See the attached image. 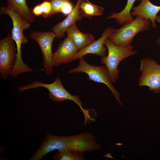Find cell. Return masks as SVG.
Here are the masks:
<instances>
[{
  "instance_id": "cell-24",
  "label": "cell",
  "mask_w": 160,
  "mask_h": 160,
  "mask_svg": "<svg viewBox=\"0 0 160 160\" xmlns=\"http://www.w3.org/2000/svg\"><path fill=\"white\" fill-rule=\"evenodd\" d=\"M105 157H108L111 158H112L114 159H115L114 158H113L112 157V156L111 155V154L109 153L105 155Z\"/></svg>"
},
{
  "instance_id": "cell-1",
  "label": "cell",
  "mask_w": 160,
  "mask_h": 160,
  "mask_svg": "<svg viewBox=\"0 0 160 160\" xmlns=\"http://www.w3.org/2000/svg\"><path fill=\"white\" fill-rule=\"evenodd\" d=\"M100 145L96 138L89 132L69 136H57L47 132L41 145L30 159L39 160L52 151L68 150L84 153L93 152L100 149Z\"/></svg>"
},
{
  "instance_id": "cell-6",
  "label": "cell",
  "mask_w": 160,
  "mask_h": 160,
  "mask_svg": "<svg viewBox=\"0 0 160 160\" xmlns=\"http://www.w3.org/2000/svg\"><path fill=\"white\" fill-rule=\"evenodd\" d=\"M79 65L76 68L69 71L70 73L83 72L88 76V79L106 85L111 91L119 103L122 105L119 93L112 85L107 69L105 66H96L88 64L81 57L79 59Z\"/></svg>"
},
{
  "instance_id": "cell-23",
  "label": "cell",
  "mask_w": 160,
  "mask_h": 160,
  "mask_svg": "<svg viewBox=\"0 0 160 160\" xmlns=\"http://www.w3.org/2000/svg\"><path fill=\"white\" fill-rule=\"evenodd\" d=\"M156 22H159L160 24V15H157V16ZM156 43L160 46V36L156 41Z\"/></svg>"
},
{
  "instance_id": "cell-10",
  "label": "cell",
  "mask_w": 160,
  "mask_h": 160,
  "mask_svg": "<svg viewBox=\"0 0 160 160\" xmlns=\"http://www.w3.org/2000/svg\"><path fill=\"white\" fill-rule=\"evenodd\" d=\"M79 49L71 40L67 37L58 44L57 50L53 53L52 65L57 66L73 61Z\"/></svg>"
},
{
  "instance_id": "cell-9",
  "label": "cell",
  "mask_w": 160,
  "mask_h": 160,
  "mask_svg": "<svg viewBox=\"0 0 160 160\" xmlns=\"http://www.w3.org/2000/svg\"><path fill=\"white\" fill-rule=\"evenodd\" d=\"M30 38L38 43L43 58V64L45 73L48 76L53 72L52 62L53 53L52 51L53 41L56 37L52 31L46 32L34 31L30 34Z\"/></svg>"
},
{
  "instance_id": "cell-17",
  "label": "cell",
  "mask_w": 160,
  "mask_h": 160,
  "mask_svg": "<svg viewBox=\"0 0 160 160\" xmlns=\"http://www.w3.org/2000/svg\"><path fill=\"white\" fill-rule=\"evenodd\" d=\"M136 0H127V4L124 8L119 13H113L107 17V19L115 18L117 23L120 25L133 19L130 11L133 4Z\"/></svg>"
},
{
  "instance_id": "cell-8",
  "label": "cell",
  "mask_w": 160,
  "mask_h": 160,
  "mask_svg": "<svg viewBox=\"0 0 160 160\" xmlns=\"http://www.w3.org/2000/svg\"><path fill=\"white\" fill-rule=\"evenodd\" d=\"M14 42L10 33L0 41V73L4 80L10 75L16 62L17 49Z\"/></svg>"
},
{
  "instance_id": "cell-7",
  "label": "cell",
  "mask_w": 160,
  "mask_h": 160,
  "mask_svg": "<svg viewBox=\"0 0 160 160\" xmlns=\"http://www.w3.org/2000/svg\"><path fill=\"white\" fill-rule=\"evenodd\" d=\"M140 69L141 75L138 85L147 86L149 91L160 94V64L152 59L146 57L140 60Z\"/></svg>"
},
{
  "instance_id": "cell-22",
  "label": "cell",
  "mask_w": 160,
  "mask_h": 160,
  "mask_svg": "<svg viewBox=\"0 0 160 160\" xmlns=\"http://www.w3.org/2000/svg\"><path fill=\"white\" fill-rule=\"evenodd\" d=\"M32 12L35 16H39L43 14L41 7L40 4L36 6L32 9Z\"/></svg>"
},
{
  "instance_id": "cell-18",
  "label": "cell",
  "mask_w": 160,
  "mask_h": 160,
  "mask_svg": "<svg viewBox=\"0 0 160 160\" xmlns=\"http://www.w3.org/2000/svg\"><path fill=\"white\" fill-rule=\"evenodd\" d=\"M83 154L68 150H59L53 156V159L56 160H83L85 159Z\"/></svg>"
},
{
  "instance_id": "cell-21",
  "label": "cell",
  "mask_w": 160,
  "mask_h": 160,
  "mask_svg": "<svg viewBox=\"0 0 160 160\" xmlns=\"http://www.w3.org/2000/svg\"><path fill=\"white\" fill-rule=\"evenodd\" d=\"M73 7L69 1H65L62 6L61 12L65 15H68L72 12Z\"/></svg>"
},
{
  "instance_id": "cell-15",
  "label": "cell",
  "mask_w": 160,
  "mask_h": 160,
  "mask_svg": "<svg viewBox=\"0 0 160 160\" xmlns=\"http://www.w3.org/2000/svg\"><path fill=\"white\" fill-rule=\"evenodd\" d=\"M8 8L12 10L29 23L34 21L35 16L32 9L28 6L26 0H7Z\"/></svg>"
},
{
  "instance_id": "cell-11",
  "label": "cell",
  "mask_w": 160,
  "mask_h": 160,
  "mask_svg": "<svg viewBox=\"0 0 160 160\" xmlns=\"http://www.w3.org/2000/svg\"><path fill=\"white\" fill-rule=\"evenodd\" d=\"M115 30L112 27H107L99 38L79 50L75 55L73 60L79 59L88 54L96 55L101 57L106 56L107 48L104 45V42Z\"/></svg>"
},
{
  "instance_id": "cell-12",
  "label": "cell",
  "mask_w": 160,
  "mask_h": 160,
  "mask_svg": "<svg viewBox=\"0 0 160 160\" xmlns=\"http://www.w3.org/2000/svg\"><path fill=\"white\" fill-rule=\"evenodd\" d=\"M132 10V15L139 16L147 20L149 19L152 27L156 28L155 22L157 14L160 11V6L153 4L149 0H141L139 4L133 7Z\"/></svg>"
},
{
  "instance_id": "cell-13",
  "label": "cell",
  "mask_w": 160,
  "mask_h": 160,
  "mask_svg": "<svg viewBox=\"0 0 160 160\" xmlns=\"http://www.w3.org/2000/svg\"><path fill=\"white\" fill-rule=\"evenodd\" d=\"M83 0H77L72 12L60 22L54 26L52 31L54 33L57 39L63 37L65 33L68 28L76 21L80 20L82 18L79 11V7Z\"/></svg>"
},
{
  "instance_id": "cell-20",
  "label": "cell",
  "mask_w": 160,
  "mask_h": 160,
  "mask_svg": "<svg viewBox=\"0 0 160 160\" xmlns=\"http://www.w3.org/2000/svg\"><path fill=\"white\" fill-rule=\"evenodd\" d=\"M40 4L43 12L42 15L43 17H49L51 9V5L50 1L47 0L44 1Z\"/></svg>"
},
{
  "instance_id": "cell-25",
  "label": "cell",
  "mask_w": 160,
  "mask_h": 160,
  "mask_svg": "<svg viewBox=\"0 0 160 160\" xmlns=\"http://www.w3.org/2000/svg\"><path fill=\"white\" fill-rule=\"evenodd\" d=\"M64 1H69V0H63Z\"/></svg>"
},
{
  "instance_id": "cell-16",
  "label": "cell",
  "mask_w": 160,
  "mask_h": 160,
  "mask_svg": "<svg viewBox=\"0 0 160 160\" xmlns=\"http://www.w3.org/2000/svg\"><path fill=\"white\" fill-rule=\"evenodd\" d=\"M104 8L93 4L88 0H83L79 7V11L82 18H91L92 17L102 15Z\"/></svg>"
},
{
  "instance_id": "cell-5",
  "label": "cell",
  "mask_w": 160,
  "mask_h": 160,
  "mask_svg": "<svg viewBox=\"0 0 160 160\" xmlns=\"http://www.w3.org/2000/svg\"><path fill=\"white\" fill-rule=\"evenodd\" d=\"M150 25L148 20L137 16L134 19L125 23L121 28L115 30L108 39L116 46L126 47L130 45L138 33L149 29Z\"/></svg>"
},
{
  "instance_id": "cell-2",
  "label": "cell",
  "mask_w": 160,
  "mask_h": 160,
  "mask_svg": "<svg viewBox=\"0 0 160 160\" xmlns=\"http://www.w3.org/2000/svg\"><path fill=\"white\" fill-rule=\"evenodd\" d=\"M0 13L1 15H7L12 19L13 28L11 31V36L15 43L17 49L16 62L10 75L16 77L20 73L34 71V70L29 68L24 62L21 56L22 45L28 42V39L24 35L23 31L30 27V23L7 7H1Z\"/></svg>"
},
{
  "instance_id": "cell-4",
  "label": "cell",
  "mask_w": 160,
  "mask_h": 160,
  "mask_svg": "<svg viewBox=\"0 0 160 160\" xmlns=\"http://www.w3.org/2000/svg\"><path fill=\"white\" fill-rule=\"evenodd\" d=\"M108 50V55L101 57V63L105 65L108 71L112 83L119 78V70L118 66L120 63L127 57L135 54L137 51L133 50L132 45L122 47L114 45L108 38L104 42Z\"/></svg>"
},
{
  "instance_id": "cell-14",
  "label": "cell",
  "mask_w": 160,
  "mask_h": 160,
  "mask_svg": "<svg viewBox=\"0 0 160 160\" xmlns=\"http://www.w3.org/2000/svg\"><path fill=\"white\" fill-rule=\"evenodd\" d=\"M67 37L70 39L79 50L84 48L95 41L93 36L89 33H84L73 23L66 31Z\"/></svg>"
},
{
  "instance_id": "cell-19",
  "label": "cell",
  "mask_w": 160,
  "mask_h": 160,
  "mask_svg": "<svg viewBox=\"0 0 160 160\" xmlns=\"http://www.w3.org/2000/svg\"><path fill=\"white\" fill-rule=\"evenodd\" d=\"M65 1L63 0H50L51 9L49 17H51L55 14L61 12L63 4Z\"/></svg>"
},
{
  "instance_id": "cell-3",
  "label": "cell",
  "mask_w": 160,
  "mask_h": 160,
  "mask_svg": "<svg viewBox=\"0 0 160 160\" xmlns=\"http://www.w3.org/2000/svg\"><path fill=\"white\" fill-rule=\"evenodd\" d=\"M39 87L47 89L49 92V98L51 100L58 103L69 100L76 103L80 107L84 115L85 120L91 119L89 111L82 107L83 103L78 95H73L64 87L60 78L57 77L53 82L50 84L43 83L39 81L35 80L31 83L18 87V91L23 92L24 90Z\"/></svg>"
}]
</instances>
